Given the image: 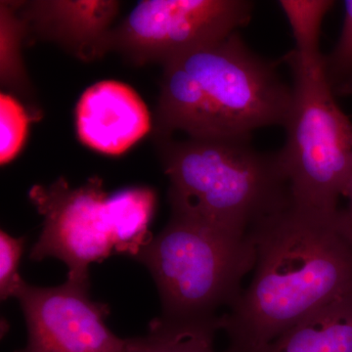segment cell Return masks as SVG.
<instances>
[{"instance_id": "cell-4", "label": "cell", "mask_w": 352, "mask_h": 352, "mask_svg": "<svg viewBox=\"0 0 352 352\" xmlns=\"http://www.w3.org/2000/svg\"><path fill=\"white\" fill-rule=\"evenodd\" d=\"M154 278L166 320L219 319L232 307L254 270L256 248L251 234L238 235L190 215L171 212L168 226L135 258Z\"/></svg>"}, {"instance_id": "cell-6", "label": "cell", "mask_w": 352, "mask_h": 352, "mask_svg": "<svg viewBox=\"0 0 352 352\" xmlns=\"http://www.w3.org/2000/svg\"><path fill=\"white\" fill-rule=\"evenodd\" d=\"M254 6L247 0H143L111 32L109 50L138 66H164L237 32L251 20Z\"/></svg>"}, {"instance_id": "cell-10", "label": "cell", "mask_w": 352, "mask_h": 352, "mask_svg": "<svg viewBox=\"0 0 352 352\" xmlns=\"http://www.w3.org/2000/svg\"><path fill=\"white\" fill-rule=\"evenodd\" d=\"M120 2L36 1L29 19L41 36L57 43L80 59L91 60L109 51L111 24Z\"/></svg>"}, {"instance_id": "cell-14", "label": "cell", "mask_w": 352, "mask_h": 352, "mask_svg": "<svg viewBox=\"0 0 352 352\" xmlns=\"http://www.w3.org/2000/svg\"><path fill=\"white\" fill-rule=\"evenodd\" d=\"M288 20L294 38L295 50L292 55L298 61L309 66L323 65L324 55L320 51L322 23L335 6L332 0H280Z\"/></svg>"}, {"instance_id": "cell-19", "label": "cell", "mask_w": 352, "mask_h": 352, "mask_svg": "<svg viewBox=\"0 0 352 352\" xmlns=\"http://www.w3.org/2000/svg\"><path fill=\"white\" fill-rule=\"evenodd\" d=\"M344 197H346L349 204H347L346 208L340 210V221H342V226L346 229L347 234L352 238V166Z\"/></svg>"}, {"instance_id": "cell-9", "label": "cell", "mask_w": 352, "mask_h": 352, "mask_svg": "<svg viewBox=\"0 0 352 352\" xmlns=\"http://www.w3.org/2000/svg\"><path fill=\"white\" fill-rule=\"evenodd\" d=\"M76 126L82 143L110 156L124 154L151 131V117L140 95L126 83L103 80L80 96Z\"/></svg>"}, {"instance_id": "cell-7", "label": "cell", "mask_w": 352, "mask_h": 352, "mask_svg": "<svg viewBox=\"0 0 352 352\" xmlns=\"http://www.w3.org/2000/svg\"><path fill=\"white\" fill-rule=\"evenodd\" d=\"M30 198L43 217V229L32 249V261L56 258L69 268L68 280L90 283L88 267L115 251L109 195L99 178L71 189L63 178L32 187Z\"/></svg>"}, {"instance_id": "cell-5", "label": "cell", "mask_w": 352, "mask_h": 352, "mask_svg": "<svg viewBox=\"0 0 352 352\" xmlns=\"http://www.w3.org/2000/svg\"><path fill=\"white\" fill-rule=\"evenodd\" d=\"M293 74V102L279 151L292 207L322 215L339 214L352 166V122L329 87L324 66L284 58ZM324 64V63H323Z\"/></svg>"}, {"instance_id": "cell-2", "label": "cell", "mask_w": 352, "mask_h": 352, "mask_svg": "<svg viewBox=\"0 0 352 352\" xmlns=\"http://www.w3.org/2000/svg\"><path fill=\"white\" fill-rule=\"evenodd\" d=\"M163 67L157 124L164 138L182 131L189 138L250 139L288 119L293 90L238 32Z\"/></svg>"}, {"instance_id": "cell-8", "label": "cell", "mask_w": 352, "mask_h": 352, "mask_svg": "<svg viewBox=\"0 0 352 352\" xmlns=\"http://www.w3.org/2000/svg\"><path fill=\"white\" fill-rule=\"evenodd\" d=\"M90 283L67 279L51 288L21 285L20 302L28 328V342L15 352H129L106 325L110 308L90 298Z\"/></svg>"}, {"instance_id": "cell-12", "label": "cell", "mask_w": 352, "mask_h": 352, "mask_svg": "<svg viewBox=\"0 0 352 352\" xmlns=\"http://www.w3.org/2000/svg\"><path fill=\"white\" fill-rule=\"evenodd\" d=\"M156 204V193L149 187H131L109 196L116 252L138 256L152 239L148 227Z\"/></svg>"}, {"instance_id": "cell-17", "label": "cell", "mask_w": 352, "mask_h": 352, "mask_svg": "<svg viewBox=\"0 0 352 352\" xmlns=\"http://www.w3.org/2000/svg\"><path fill=\"white\" fill-rule=\"evenodd\" d=\"M29 127L27 113L10 95H0V163H10L25 142Z\"/></svg>"}, {"instance_id": "cell-15", "label": "cell", "mask_w": 352, "mask_h": 352, "mask_svg": "<svg viewBox=\"0 0 352 352\" xmlns=\"http://www.w3.org/2000/svg\"><path fill=\"white\" fill-rule=\"evenodd\" d=\"M0 8L1 82L17 91H25L28 80L20 50L25 22L15 15L6 2H1Z\"/></svg>"}, {"instance_id": "cell-11", "label": "cell", "mask_w": 352, "mask_h": 352, "mask_svg": "<svg viewBox=\"0 0 352 352\" xmlns=\"http://www.w3.org/2000/svg\"><path fill=\"white\" fill-rule=\"evenodd\" d=\"M259 352H352V294L308 315Z\"/></svg>"}, {"instance_id": "cell-13", "label": "cell", "mask_w": 352, "mask_h": 352, "mask_svg": "<svg viewBox=\"0 0 352 352\" xmlns=\"http://www.w3.org/2000/svg\"><path fill=\"white\" fill-rule=\"evenodd\" d=\"M219 318L184 322L160 317L151 322L144 337L129 339V352H217L214 339L220 331Z\"/></svg>"}, {"instance_id": "cell-3", "label": "cell", "mask_w": 352, "mask_h": 352, "mask_svg": "<svg viewBox=\"0 0 352 352\" xmlns=\"http://www.w3.org/2000/svg\"><path fill=\"white\" fill-rule=\"evenodd\" d=\"M249 141H164L162 163L170 182L171 212L245 236L292 207L279 152L256 151Z\"/></svg>"}, {"instance_id": "cell-16", "label": "cell", "mask_w": 352, "mask_h": 352, "mask_svg": "<svg viewBox=\"0 0 352 352\" xmlns=\"http://www.w3.org/2000/svg\"><path fill=\"white\" fill-rule=\"evenodd\" d=\"M344 19L339 41L324 55V73L333 95H352V0L344 2Z\"/></svg>"}, {"instance_id": "cell-18", "label": "cell", "mask_w": 352, "mask_h": 352, "mask_svg": "<svg viewBox=\"0 0 352 352\" xmlns=\"http://www.w3.org/2000/svg\"><path fill=\"white\" fill-rule=\"evenodd\" d=\"M24 238H15L6 231L0 232V296L1 300L15 298L21 285L19 266L24 250Z\"/></svg>"}, {"instance_id": "cell-1", "label": "cell", "mask_w": 352, "mask_h": 352, "mask_svg": "<svg viewBox=\"0 0 352 352\" xmlns=\"http://www.w3.org/2000/svg\"><path fill=\"white\" fill-rule=\"evenodd\" d=\"M340 212L329 217L289 207L252 229L254 277L219 318L228 338L224 352H259L308 315L352 294V238Z\"/></svg>"}]
</instances>
